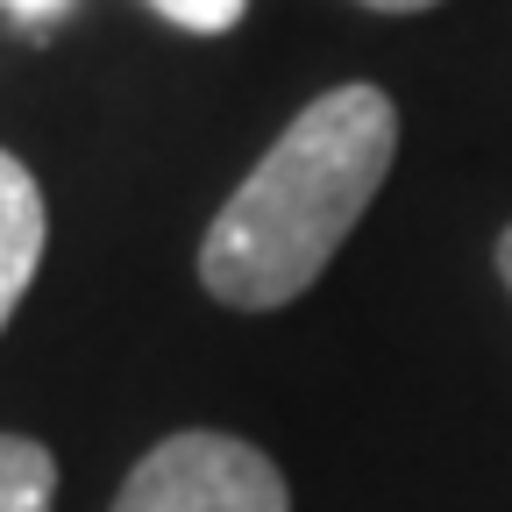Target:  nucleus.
Here are the masks:
<instances>
[{"label": "nucleus", "mask_w": 512, "mask_h": 512, "mask_svg": "<svg viewBox=\"0 0 512 512\" xmlns=\"http://www.w3.org/2000/svg\"><path fill=\"white\" fill-rule=\"evenodd\" d=\"M399 157V107L384 86L306 100L256 157L200 242V285L235 313H271L335 264Z\"/></svg>", "instance_id": "obj_1"}, {"label": "nucleus", "mask_w": 512, "mask_h": 512, "mask_svg": "<svg viewBox=\"0 0 512 512\" xmlns=\"http://www.w3.org/2000/svg\"><path fill=\"white\" fill-rule=\"evenodd\" d=\"M114 512H292V491L264 448L214 427H185L128 470Z\"/></svg>", "instance_id": "obj_2"}, {"label": "nucleus", "mask_w": 512, "mask_h": 512, "mask_svg": "<svg viewBox=\"0 0 512 512\" xmlns=\"http://www.w3.org/2000/svg\"><path fill=\"white\" fill-rule=\"evenodd\" d=\"M43 242H50V214H43V185L22 157L0 150V328L15 320L36 264H43Z\"/></svg>", "instance_id": "obj_3"}, {"label": "nucleus", "mask_w": 512, "mask_h": 512, "mask_svg": "<svg viewBox=\"0 0 512 512\" xmlns=\"http://www.w3.org/2000/svg\"><path fill=\"white\" fill-rule=\"evenodd\" d=\"M57 456L29 434H0V512H50Z\"/></svg>", "instance_id": "obj_4"}, {"label": "nucleus", "mask_w": 512, "mask_h": 512, "mask_svg": "<svg viewBox=\"0 0 512 512\" xmlns=\"http://www.w3.org/2000/svg\"><path fill=\"white\" fill-rule=\"evenodd\" d=\"M150 8H157L164 22L192 29V36H221V29H235V22H242L249 0H150Z\"/></svg>", "instance_id": "obj_5"}, {"label": "nucleus", "mask_w": 512, "mask_h": 512, "mask_svg": "<svg viewBox=\"0 0 512 512\" xmlns=\"http://www.w3.org/2000/svg\"><path fill=\"white\" fill-rule=\"evenodd\" d=\"M0 8H8L15 22H50V15L64 8V0H0Z\"/></svg>", "instance_id": "obj_6"}, {"label": "nucleus", "mask_w": 512, "mask_h": 512, "mask_svg": "<svg viewBox=\"0 0 512 512\" xmlns=\"http://www.w3.org/2000/svg\"><path fill=\"white\" fill-rule=\"evenodd\" d=\"M363 8H377V15H420V8H441V0H363Z\"/></svg>", "instance_id": "obj_7"}, {"label": "nucleus", "mask_w": 512, "mask_h": 512, "mask_svg": "<svg viewBox=\"0 0 512 512\" xmlns=\"http://www.w3.org/2000/svg\"><path fill=\"white\" fill-rule=\"evenodd\" d=\"M498 278H505V292H512V228L498 235Z\"/></svg>", "instance_id": "obj_8"}]
</instances>
